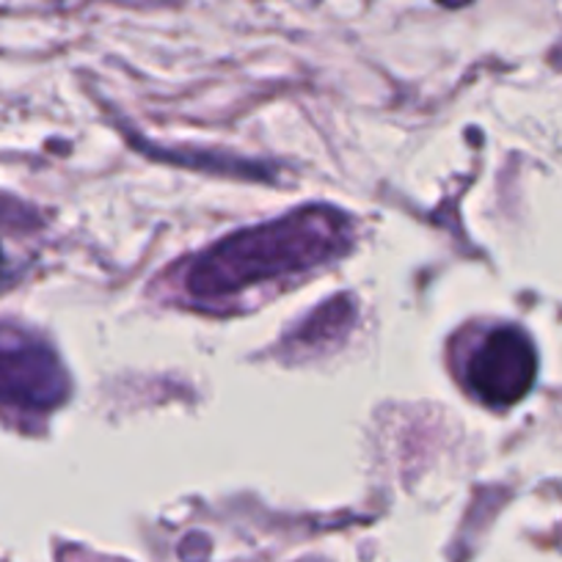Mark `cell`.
<instances>
[{
	"instance_id": "cell-1",
	"label": "cell",
	"mask_w": 562,
	"mask_h": 562,
	"mask_svg": "<svg viewBox=\"0 0 562 562\" xmlns=\"http://www.w3.org/2000/svg\"><path fill=\"white\" fill-rule=\"evenodd\" d=\"M350 246V224L339 210L306 207L254 229L237 232L204 251L186 276L196 301H226L273 279L306 273Z\"/></svg>"
},
{
	"instance_id": "cell-2",
	"label": "cell",
	"mask_w": 562,
	"mask_h": 562,
	"mask_svg": "<svg viewBox=\"0 0 562 562\" xmlns=\"http://www.w3.org/2000/svg\"><path fill=\"white\" fill-rule=\"evenodd\" d=\"M69 381L58 356L34 334L0 326V408L47 414L67 400Z\"/></svg>"
},
{
	"instance_id": "cell-5",
	"label": "cell",
	"mask_w": 562,
	"mask_h": 562,
	"mask_svg": "<svg viewBox=\"0 0 562 562\" xmlns=\"http://www.w3.org/2000/svg\"><path fill=\"white\" fill-rule=\"evenodd\" d=\"M439 3L445 9H463V7H469L472 0H439Z\"/></svg>"
},
{
	"instance_id": "cell-4",
	"label": "cell",
	"mask_w": 562,
	"mask_h": 562,
	"mask_svg": "<svg viewBox=\"0 0 562 562\" xmlns=\"http://www.w3.org/2000/svg\"><path fill=\"white\" fill-rule=\"evenodd\" d=\"M350 321H353V306H350V301H328L326 306H321V310L304 323V328H301L299 334L290 337L288 348L304 350V356H310L323 348H331V345H339L345 334H348Z\"/></svg>"
},
{
	"instance_id": "cell-3",
	"label": "cell",
	"mask_w": 562,
	"mask_h": 562,
	"mask_svg": "<svg viewBox=\"0 0 562 562\" xmlns=\"http://www.w3.org/2000/svg\"><path fill=\"white\" fill-rule=\"evenodd\" d=\"M538 356L524 331L494 328L467 361V383L485 405H513L532 389Z\"/></svg>"
}]
</instances>
